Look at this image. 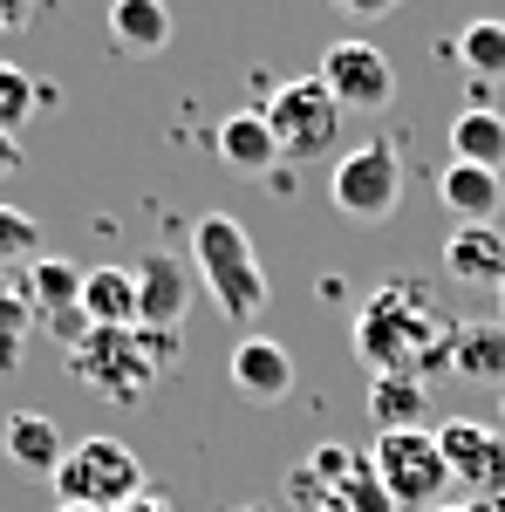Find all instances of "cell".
Returning <instances> with one entry per match:
<instances>
[{
  "label": "cell",
  "instance_id": "cell-1",
  "mask_svg": "<svg viewBox=\"0 0 505 512\" xmlns=\"http://www.w3.org/2000/svg\"><path fill=\"white\" fill-rule=\"evenodd\" d=\"M451 342H458V321H444V308L417 294L410 280L383 287L355 321V355L376 376H417V362L451 369Z\"/></svg>",
  "mask_w": 505,
  "mask_h": 512
},
{
  "label": "cell",
  "instance_id": "cell-2",
  "mask_svg": "<svg viewBox=\"0 0 505 512\" xmlns=\"http://www.w3.org/2000/svg\"><path fill=\"white\" fill-rule=\"evenodd\" d=\"M192 274L205 280V294L219 301L226 321H253L267 308V274H260V253L239 219L226 212H205L192 226Z\"/></svg>",
  "mask_w": 505,
  "mask_h": 512
},
{
  "label": "cell",
  "instance_id": "cell-3",
  "mask_svg": "<svg viewBox=\"0 0 505 512\" xmlns=\"http://www.w3.org/2000/svg\"><path fill=\"white\" fill-rule=\"evenodd\" d=\"M178 355V335L164 328H96L82 349H69V376L82 390H103L110 403H137L157 383V362Z\"/></svg>",
  "mask_w": 505,
  "mask_h": 512
},
{
  "label": "cell",
  "instance_id": "cell-4",
  "mask_svg": "<svg viewBox=\"0 0 505 512\" xmlns=\"http://www.w3.org/2000/svg\"><path fill=\"white\" fill-rule=\"evenodd\" d=\"M48 485L62 492V506L123 512L130 499L151 492V472H144V458H137L123 437H89V444H76V451L62 458V472L48 478Z\"/></svg>",
  "mask_w": 505,
  "mask_h": 512
},
{
  "label": "cell",
  "instance_id": "cell-5",
  "mask_svg": "<svg viewBox=\"0 0 505 512\" xmlns=\"http://www.w3.org/2000/svg\"><path fill=\"white\" fill-rule=\"evenodd\" d=\"M260 110H267V130H273V144H280L287 164H314L321 151H335V137H342V103L321 89V76L280 82Z\"/></svg>",
  "mask_w": 505,
  "mask_h": 512
},
{
  "label": "cell",
  "instance_id": "cell-6",
  "mask_svg": "<svg viewBox=\"0 0 505 512\" xmlns=\"http://www.w3.org/2000/svg\"><path fill=\"white\" fill-rule=\"evenodd\" d=\"M369 472L383 478L389 506H410V512H437L444 485H451V465L437 451V431H383L376 451H369Z\"/></svg>",
  "mask_w": 505,
  "mask_h": 512
},
{
  "label": "cell",
  "instance_id": "cell-7",
  "mask_svg": "<svg viewBox=\"0 0 505 512\" xmlns=\"http://www.w3.org/2000/svg\"><path fill=\"white\" fill-rule=\"evenodd\" d=\"M328 198L342 205V219H355V226H376V219H389V212L403 205V158H396V144H383V137L355 144L349 158L335 164Z\"/></svg>",
  "mask_w": 505,
  "mask_h": 512
},
{
  "label": "cell",
  "instance_id": "cell-8",
  "mask_svg": "<svg viewBox=\"0 0 505 512\" xmlns=\"http://www.w3.org/2000/svg\"><path fill=\"white\" fill-rule=\"evenodd\" d=\"M321 89L342 103V110H383L396 96V69L376 41H335L321 55Z\"/></svg>",
  "mask_w": 505,
  "mask_h": 512
},
{
  "label": "cell",
  "instance_id": "cell-9",
  "mask_svg": "<svg viewBox=\"0 0 505 512\" xmlns=\"http://www.w3.org/2000/svg\"><path fill=\"white\" fill-rule=\"evenodd\" d=\"M437 451L451 465V485H471L485 499H505V437L478 417H444L437 424Z\"/></svg>",
  "mask_w": 505,
  "mask_h": 512
},
{
  "label": "cell",
  "instance_id": "cell-10",
  "mask_svg": "<svg viewBox=\"0 0 505 512\" xmlns=\"http://www.w3.org/2000/svg\"><path fill=\"white\" fill-rule=\"evenodd\" d=\"M130 274H137V328L178 335V321H185V308H192V267H185L178 253L151 246Z\"/></svg>",
  "mask_w": 505,
  "mask_h": 512
},
{
  "label": "cell",
  "instance_id": "cell-11",
  "mask_svg": "<svg viewBox=\"0 0 505 512\" xmlns=\"http://www.w3.org/2000/svg\"><path fill=\"white\" fill-rule=\"evenodd\" d=\"M0 458L7 465H21L28 478H55L62 472V424L55 417H41V410H14L7 417V437H0Z\"/></svg>",
  "mask_w": 505,
  "mask_h": 512
},
{
  "label": "cell",
  "instance_id": "cell-12",
  "mask_svg": "<svg viewBox=\"0 0 505 512\" xmlns=\"http://www.w3.org/2000/svg\"><path fill=\"white\" fill-rule=\"evenodd\" d=\"M212 144H219V164H226V171H246V178H267L273 164H280V144H273L260 103H253V110H233V117L212 130Z\"/></svg>",
  "mask_w": 505,
  "mask_h": 512
},
{
  "label": "cell",
  "instance_id": "cell-13",
  "mask_svg": "<svg viewBox=\"0 0 505 512\" xmlns=\"http://www.w3.org/2000/svg\"><path fill=\"white\" fill-rule=\"evenodd\" d=\"M437 198L458 226H492L505 205V178L499 171H478V164H444L437 171Z\"/></svg>",
  "mask_w": 505,
  "mask_h": 512
},
{
  "label": "cell",
  "instance_id": "cell-14",
  "mask_svg": "<svg viewBox=\"0 0 505 512\" xmlns=\"http://www.w3.org/2000/svg\"><path fill=\"white\" fill-rule=\"evenodd\" d=\"M233 390L253 396V403H280L294 390V355L280 342H267V335H246L233 349Z\"/></svg>",
  "mask_w": 505,
  "mask_h": 512
},
{
  "label": "cell",
  "instance_id": "cell-15",
  "mask_svg": "<svg viewBox=\"0 0 505 512\" xmlns=\"http://www.w3.org/2000/svg\"><path fill=\"white\" fill-rule=\"evenodd\" d=\"M444 274L465 287H505V233L499 226H458L444 239Z\"/></svg>",
  "mask_w": 505,
  "mask_h": 512
},
{
  "label": "cell",
  "instance_id": "cell-16",
  "mask_svg": "<svg viewBox=\"0 0 505 512\" xmlns=\"http://www.w3.org/2000/svg\"><path fill=\"white\" fill-rule=\"evenodd\" d=\"M103 28H110V41H117L123 55H164V41H171V7H164V0H110Z\"/></svg>",
  "mask_w": 505,
  "mask_h": 512
},
{
  "label": "cell",
  "instance_id": "cell-17",
  "mask_svg": "<svg viewBox=\"0 0 505 512\" xmlns=\"http://www.w3.org/2000/svg\"><path fill=\"white\" fill-rule=\"evenodd\" d=\"M82 315L96 328H137V274L130 267H89L82 274Z\"/></svg>",
  "mask_w": 505,
  "mask_h": 512
},
{
  "label": "cell",
  "instance_id": "cell-18",
  "mask_svg": "<svg viewBox=\"0 0 505 512\" xmlns=\"http://www.w3.org/2000/svg\"><path fill=\"white\" fill-rule=\"evenodd\" d=\"M451 164H478V171H505V117L465 103L451 117Z\"/></svg>",
  "mask_w": 505,
  "mask_h": 512
},
{
  "label": "cell",
  "instance_id": "cell-19",
  "mask_svg": "<svg viewBox=\"0 0 505 512\" xmlns=\"http://www.w3.org/2000/svg\"><path fill=\"white\" fill-rule=\"evenodd\" d=\"M451 376H465V383H505V321H458Z\"/></svg>",
  "mask_w": 505,
  "mask_h": 512
},
{
  "label": "cell",
  "instance_id": "cell-20",
  "mask_svg": "<svg viewBox=\"0 0 505 512\" xmlns=\"http://www.w3.org/2000/svg\"><path fill=\"white\" fill-rule=\"evenodd\" d=\"M82 274L76 260H62V253H41L35 267H28V294H35V315L55 321V315H76L82 308Z\"/></svg>",
  "mask_w": 505,
  "mask_h": 512
},
{
  "label": "cell",
  "instance_id": "cell-21",
  "mask_svg": "<svg viewBox=\"0 0 505 512\" xmlns=\"http://www.w3.org/2000/svg\"><path fill=\"white\" fill-rule=\"evenodd\" d=\"M35 294H28V267H14V274H0V369H14V355H21V335L35 328Z\"/></svg>",
  "mask_w": 505,
  "mask_h": 512
},
{
  "label": "cell",
  "instance_id": "cell-22",
  "mask_svg": "<svg viewBox=\"0 0 505 512\" xmlns=\"http://www.w3.org/2000/svg\"><path fill=\"white\" fill-rule=\"evenodd\" d=\"M369 417L383 431H417V417H424V376H376Z\"/></svg>",
  "mask_w": 505,
  "mask_h": 512
},
{
  "label": "cell",
  "instance_id": "cell-23",
  "mask_svg": "<svg viewBox=\"0 0 505 512\" xmlns=\"http://www.w3.org/2000/svg\"><path fill=\"white\" fill-rule=\"evenodd\" d=\"M458 62L471 69V82H505V21H471L458 35Z\"/></svg>",
  "mask_w": 505,
  "mask_h": 512
},
{
  "label": "cell",
  "instance_id": "cell-24",
  "mask_svg": "<svg viewBox=\"0 0 505 512\" xmlns=\"http://www.w3.org/2000/svg\"><path fill=\"white\" fill-rule=\"evenodd\" d=\"M35 260H41V226L21 212V205H0V274L35 267Z\"/></svg>",
  "mask_w": 505,
  "mask_h": 512
},
{
  "label": "cell",
  "instance_id": "cell-25",
  "mask_svg": "<svg viewBox=\"0 0 505 512\" xmlns=\"http://www.w3.org/2000/svg\"><path fill=\"white\" fill-rule=\"evenodd\" d=\"M35 110H41V82L14 62H0V137H14Z\"/></svg>",
  "mask_w": 505,
  "mask_h": 512
},
{
  "label": "cell",
  "instance_id": "cell-26",
  "mask_svg": "<svg viewBox=\"0 0 505 512\" xmlns=\"http://www.w3.org/2000/svg\"><path fill=\"white\" fill-rule=\"evenodd\" d=\"M335 7H342V14H369V21H376V14H389L396 0H335Z\"/></svg>",
  "mask_w": 505,
  "mask_h": 512
},
{
  "label": "cell",
  "instance_id": "cell-27",
  "mask_svg": "<svg viewBox=\"0 0 505 512\" xmlns=\"http://www.w3.org/2000/svg\"><path fill=\"white\" fill-rule=\"evenodd\" d=\"M123 512H178V506H171L164 492H144V499H130V506H123Z\"/></svg>",
  "mask_w": 505,
  "mask_h": 512
},
{
  "label": "cell",
  "instance_id": "cell-28",
  "mask_svg": "<svg viewBox=\"0 0 505 512\" xmlns=\"http://www.w3.org/2000/svg\"><path fill=\"white\" fill-rule=\"evenodd\" d=\"M437 512H505V499H465V506H437Z\"/></svg>",
  "mask_w": 505,
  "mask_h": 512
},
{
  "label": "cell",
  "instance_id": "cell-29",
  "mask_svg": "<svg viewBox=\"0 0 505 512\" xmlns=\"http://www.w3.org/2000/svg\"><path fill=\"white\" fill-rule=\"evenodd\" d=\"M21 164V151H14V137H0V171H14Z\"/></svg>",
  "mask_w": 505,
  "mask_h": 512
},
{
  "label": "cell",
  "instance_id": "cell-30",
  "mask_svg": "<svg viewBox=\"0 0 505 512\" xmlns=\"http://www.w3.org/2000/svg\"><path fill=\"white\" fill-rule=\"evenodd\" d=\"M55 512H89V506H55Z\"/></svg>",
  "mask_w": 505,
  "mask_h": 512
},
{
  "label": "cell",
  "instance_id": "cell-31",
  "mask_svg": "<svg viewBox=\"0 0 505 512\" xmlns=\"http://www.w3.org/2000/svg\"><path fill=\"white\" fill-rule=\"evenodd\" d=\"M239 512H267V506H239Z\"/></svg>",
  "mask_w": 505,
  "mask_h": 512
},
{
  "label": "cell",
  "instance_id": "cell-32",
  "mask_svg": "<svg viewBox=\"0 0 505 512\" xmlns=\"http://www.w3.org/2000/svg\"><path fill=\"white\" fill-rule=\"evenodd\" d=\"M499 315H505V287H499Z\"/></svg>",
  "mask_w": 505,
  "mask_h": 512
},
{
  "label": "cell",
  "instance_id": "cell-33",
  "mask_svg": "<svg viewBox=\"0 0 505 512\" xmlns=\"http://www.w3.org/2000/svg\"><path fill=\"white\" fill-rule=\"evenodd\" d=\"M499 417H505V396H499Z\"/></svg>",
  "mask_w": 505,
  "mask_h": 512
}]
</instances>
